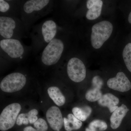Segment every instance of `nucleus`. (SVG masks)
I'll return each mask as SVG.
<instances>
[{
    "mask_svg": "<svg viewBox=\"0 0 131 131\" xmlns=\"http://www.w3.org/2000/svg\"><path fill=\"white\" fill-rule=\"evenodd\" d=\"M113 30V26L110 21H102L94 25L91 37L92 46L95 49L100 48L110 37Z\"/></svg>",
    "mask_w": 131,
    "mask_h": 131,
    "instance_id": "1",
    "label": "nucleus"
},
{
    "mask_svg": "<svg viewBox=\"0 0 131 131\" xmlns=\"http://www.w3.org/2000/svg\"><path fill=\"white\" fill-rule=\"evenodd\" d=\"M63 49V42L58 39H54L44 50L41 58L42 62L47 66L57 63L61 58Z\"/></svg>",
    "mask_w": 131,
    "mask_h": 131,
    "instance_id": "2",
    "label": "nucleus"
},
{
    "mask_svg": "<svg viewBox=\"0 0 131 131\" xmlns=\"http://www.w3.org/2000/svg\"><path fill=\"white\" fill-rule=\"evenodd\" d=\"M21 109L18 103L9 104L3 110L0 115V130L7 131L13 127Z\"/></svg>",
    "mask_w": 131,
    "mask_h": 131,
    "instance_id": "3",
    "label": "nucleus"
},
{
    "mask_svg": "<svg viewBox=\"0 0 131 131\" xmlns=\"http://www.w3.org/2000/svg\"><path fill=\"white\" fill-rule=\"evenodd\" d=\"M26 78L24 75L19 73L9 74L2 80L0 88L2 91L12 93L21 90L25 86Z\"/></svg>",
    "mask_w": 131,
    "mask_h": 131,
    "instance_id": "4",
    "label": "nucleus"
},
{
    "mask_svg": "<svg viewBox=\"0 0 131 131\" xmlns=\"http://www.w3.org/2000/svg\"><path fill=\"white\" fill-rule=\"evenodd\" d=\"M67 73L71 81L75 82H80L85 79L86 71L81 60L77 58H73L68 62Z\"/></svg>",
    "mask_w": 131,
    "mask_h": 131,
    "instance_id": "5",
    "label": "nucleus"
},
{
    "mask_svg": "<svg viewBox=\"0 0 131 131\" xmlns=\"http://www.w3.org/2000/svg\"><path fill=\"white\" fill-rule=\"evenodd\" d=\"M2 49L12 58H18L24 54V49L20 41L15 39H3L0 42Z\"/></svg>",
    "mask_w": 131,
    "mask_h": 131,
    "instance_id": "6",
    "label": "nucleus"
},
{
    "mask_svg": "<svg viewBox=\"0 0 131 131\" xmlns=\"http://www.w3.org/2000/svg\"><path fill=\"white\" fill-rule=\"evenodd\" d=\"M107 85L111 89L119 92H126L131 89L130 82L122 72H119L115 77L108 80Z\"/></svg>",
    "mask_w": 131,
    "mask_h": 131,
    "instance_id": "7",
    "label": "nucleus"
},
{
    "mask_svg": "<svg viewBox=\"0 0 131 131\" xmlns=\"http://www.w3.org/2000/svg\"><path fill=\"white\" fill-rule=\"evenodd\" d=\"M46 119L50 126L55 131H60L63 126L64 119L59 108L56 106L49 108L46 113Z\"/></svg>",
    "mask_w": 131,
    "mask_h": 131,
    "instance_id": "8",
    "label": "nucleus"
},
{
    "mask_svg": "<svg viewBox=\"0 0 131 131\" xmlns=\"http://www.w3.org/2000/svg\"><path fill=\"white\" fill-rule=\"evenodd\" d=\"M16 27L15 21L10 17H0V34L7 39H9L13 35Z\"/></svg>",
    "mask_w": 131,
    "mask_h": 131,
    "instance_id": "9",
    "label": "nucleus"
},
{
    "mask_svg": "<svg viewBox=\"0 0 131 131\" xmlns=\"http://www.w3.org/2000/svg\"><path fill=\"white\" fill-rule=\"evenodd\" d=\"M103 3L101 0H88L86 6L89 9L86 14V17L89 20L98 18L101 13Z\"/></svg>",
    "mask_w": 131,
    "mask_h": 131,
    "instance_id": "10",
    "label": "nucleus"
},
{
    "mask_svg": "<svg viewBox=\"0 0 131 131\" xmlns=\"http://www.w3.org/2000/svg\"><path fill=\"white\" fill-rule=\"evenodd\" d=\"M129 111V108L124 104H122L115 110L110 118V126L112 129H116L119 127L122 120Z\"/></svg>",
    "mask_w": 131,
    "mask_h": 131,
    "instance_id": "11",
    "label": "nucleus"
},
{
    "mask_svg": "<svg viewBox=\"0 0 131 131\" xmlns=\"http://www.w3.org/2000/svg\"><path fill=\"white\" fill-rule=\"evenodd\" d=\"M98 104L102 106L107 107L111 113H113L118 107L119 100L113 94L108 93L102 95L98 101Z\"/></svg>",
    "mask_w": 131,
    "mask_h": 131,
    "instance_id": "12",
    "label": "nucleus"
},
{
    "mask_svg": "<svg viewBox=\"0 0 131 131\" xmlns=\"http://www.w3.org/2000/svg\"><path fill=\"white\" fill-rule=\"evenodd\" d=\"M57 27L56 24L52 20L45 21L42 25V32L45 41L49 43L54 39L56 34Z\"/></svg>",
    "mask_w": 131,
    "mask_h": 131,
    "instance_id": "13",
    "label": "nucleus"
},
{
    "mask_svg": "<svg viewBox=\"0 0 131 131\" xmlns=\"http://www.w3.org/2000/svg\"><path fill=\"white\" fill-rule=\"evenodd\" d=\"M50 1L48 0H30L26 2L24 5V10L27 13L41 10L46 6Z\"/></svg>",
    "mask_w": 131,
    "mask_h": 131,
    "instance_id": "14",
    "label": "nucleus"
},
{
    "mask_svg": "<svg viewBox=\"0 0 131 131\" xmlns=\"http://www.w3.org/2000/svg\"><path fill=\"white\" fill-rule=\"evenodd\" d=\"M47 92L50 98L57 105L61 106L65 104V97L58 87H50L47 89Z\"/></svg>",
    "mask_w": 131,
    "mask_h": 131,
    "instance_id": "15",
    "label": "nucleus"
},
{
    "mask_svg": "<svg viewBox=\"0 0 131 131\" xmlns=\"http://www.w3.org/2000/svg\"><path fill=\"white\" fill-rule=\"evenodd\" d=\"M64 125L66 131L77 130L81 128L82 125L81 121L77 119L74 115L69 114L68 118H64Z\"/></svg>",
    "mask_w": 131,
    "mask_h": 131,
    "instance_id": "16",
    "label": "nucleus"
},
{
    "mask_svg": "<svg viewBox=\"0 0 131 131\" xmlns=\"http://www.w3.org/2000/svg\"><path fill=\"white\" fill-rule=\"evenodd\" d=\"M92 111V108L89 106L82 107H74L72 109L73 115L81 121H86L91 114Z\"/></svg>",
    "mask_w": 131,
    "mask_h": 131,
    "instance_id": "17",
    "label": "nucleus"
},
{
    "mask_svg": "<svg viewBox=\"0 0 131 131\" xmlns=\"http://www.w3.org/2000/svg\"><path fill=\"white\" fill-rule=\"evenodd\" d=\"M93 88L87 91L85 98L87 100L91 102L98 101L102 96L101 91V86L95 85Z\"/></svg>",
    "mask_w": 131,
    "mask_h": 131,
    "instance_id": "18",
    "label": "nucleus"
},
{
    "mask_svg": "<svg viewBox=\"0 0 131 131\" xmlns=\"http://www.w3.org/2000/svg\"><path fill=\"white\" fill-rule=\"evenodd\" d=\"M107 128L105 122L101 120L96 119L90 122L85 131H104Z\"/></svg>",
    "mask_w": 131,
    "mask_h": 131,
    "instance_id": "19",
    "label": "nucleus"
},
{
    "mask_svg": "<svg viewBox=\"0 0 131 131\" xmlns=\"http://www.w3.org/2000/svg\"><path fill=\"white\" fill-rule=\"evenodd\" d=\"M123 59L127 69L131 73V43L127 44L122 53Z\"/></svg>",
    "mask_w": 131,
    "mask_h": 131,
    "instance_id": "20",
    "label": "nucleus"
},
{
    "mask_svg": "<svg viewBox=\"0 0 131 131\" xmlns=\"http://www.w3.org/2000/svg\"><path fill=\"white\" fill-rule=\"evenodd\" d=\"M35 129L38 131H47L48 126L47 122L43 119H38V120L34 124Z\"/></svg>",
    "mask_w": 131,
    "mask_h": 131,
    "instance_id": "21",
    "label": "nucleus"
},
{
    "mask_svg": "<svg viewBox=\"0 0 131 131\" xmlns=\"http://www.w3.org/2000/svg\"><path fill=\"white\" fill-rule=\"evenodd\" d=\"M16 124L19 126L27 125L30 124L27 113H21L19 115L16 120Z\"/></svg>",
    "mask_w": 131,
    "mask_h": 131,
    "instance_id": "22",
    "label": "nucleus"
},
{
    "mask_svg": "<svg viewBox=\"0 0 131 131\" xmlns=\"http://www.w3.org/2000/svg\"><path fill=\"white\" fill-rule=\"evenodd\" d=\"M38 112L36 109H33L27 113V117L29 120V123L34 124L38 120L37 115Z\"/></svg>",
    "mask_w": 131,
    "mask_h": 131,
    "instance_id": "23",
    "label": "nucleus"
},
{
    "mask_svg": "<svg viewBox=\"0 0 131 131\" xmlns=\"http://www.w3.org/2000/svg\"><path fill=\"white\" fill-rule=\"evenodd\" d=\"M9 5L6 2L3 0L0 1V11L2 13L7 12L9 9Z\"/></svg>",
    "mask_w": 131,
    "mask_h": 131,
    "instance_id": "24",
    "label": "nucleus"
},
{
    "mask_svg": "<svg viewBox=\"0 0 131 131\" xmlns=\"http://www.w3.org/2000/svg\"><path fill=\"white\" fill-rule=\"evenodd\" d=\"M23 131H38L37 129L34 128L32 127L28 126L26 127L24 129Z\"/></svg>",
    "mask_w": 131,
    "mask_h": 131,
    "instance_id": "25",
    "label": "nucleus"
},
{
    "mask_svg": "<svg viewBox=\"0 0 131 131\" xmlns=\"http://www.w3.org/2000/svg\"><path fill=\"white\" fill-rule=\"evenodd\" d=\"M128 21L129 23L131 24V12L130 13V14H129V16H128Z\"/></svg>",
    "mask_w": 131,
    "mask_h": 131,
    "instance_id": "26",
    "label": "nucleus"
}]
</instances>
